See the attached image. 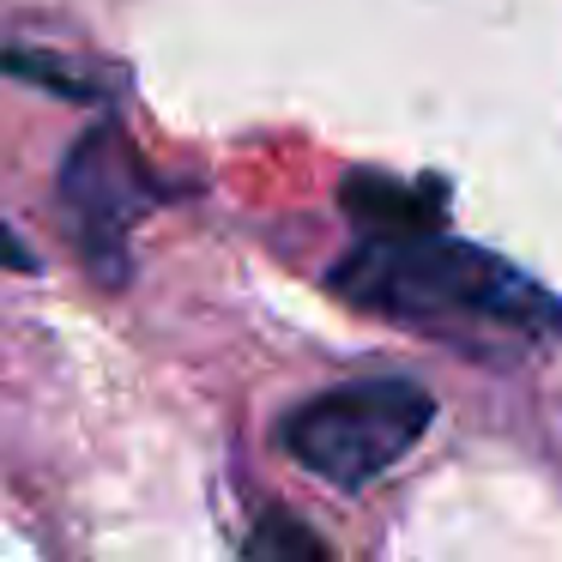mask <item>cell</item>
Returning <instances> with one entry per match:
<instances>
[{"mask_svg":"<svg viewBox=\"0 0 562 562\" xmlns=\"http://www.w3.org/2000/svg\"><path fill=\"white\" fill-rule=\"evenodd\" d=\"M333 291L369 315H393L412 327H484L508 339H557L562 296L526 279L514 260L477 243L436 231L363 236L333 267Z\"/></svg>","mask_w":562,"mask_h":562,"instance_id":"6da1fadb","label":"cell"},{"mask_svg":"<svg viewBox=\"0 0 562 562\" xmlns=\"http://www.w3.org/2000/svg\"><path fill=\"white\" fill-rule=\"evenodd\" d=\"M436 424V400L405 375H369L327 387L284 417L279 441L308 477L333 490H369L387 477Z\"/></svg>","mask_w":562,"mask_h":562,"instance_id":"7a4b0ae2","label":"cell"},{"mask_svg":"<svg viewBox=\"0 0 562 562\" xmlns=\"http://www.w3.org/2000/svg\"><path fill=\"white\" fill-rule=\"evenodd\" d=\"M67 218H74V243L86 255L98 284H127V236L164 200V188L151 182V170L139 164V151L127 146V134L115 122H98L67 146L61 176H55Z\"/></svg>","mask_w":562,"mask_h":562,"instance_id":"3957f363","label":"cell"},{"mask_svg":"<svg viewBox=\"0 0 562 562\" xmlns=\"http://www.w3.org/2000/svg\"><path fill=\"white\" fill-rule=\"evenodd\" d=\"M339 206L363 224L369 236H400V231H436L441 224V182H393V176H375V170H357L345 176L339 188Z\"/></svg>","mask_w":562,"mask_h":562,"instance_id":"277c9868","label":"cell"},{"mask_svg":"<svg viewBox=\"0 0 562 562\" xmlns=\"http://www.w3.org/2000/svg\"><path fill=\"white\" fill-rule=\"evenodd\" d=\"M0 74H13L19 86L55 91V98H67V103H103L115 91L110 74L79 67V61H61V55H49V49H0Z\"/></svg>","mask_w":562,"mask_h":562,"instance_id":"5b68a950","label":"cell"},{"mask_svg":"<svg viewBox=\"0 0 562 562\" xmlns=\"http://www.w3.org/2000/svg\"><path fill=\"white\" fill-rule=\"evenodd\" d=\"M243 550H248V557H291V562H303V557H333L327 538L308 532L303 520H291L284 508H267V514H260V526L243 538Z\"/></svg>","mask_w":562,"mask_h":562,"instance_id":"8992f818","label":"cell"},{"mask_svg":"<svg viewBox=\"0 0 562 562\" xmlns=\"http://www.w3.org/2000/svg\"><path fill=\"white\" fill-rule=\"evenodd\" d=\"M0 272H37V255L13 236V224L0 218Z\"/></svg>","mask_w":562,"mask_h":562,"instance_id":"52a82bcc","label":"cell"}]
</instances>
